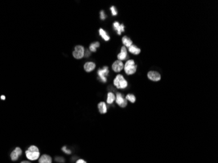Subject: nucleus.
I'll return each mask as SVG.
<instances>
[{
    "label": "nucleus",
    "instance_id": "nucleus-1",
    "mask_svg": "<svg viewBox=\"0 0 218 163\" xmlns=\"http://www.w3.org/2000/svg\"><path fill=\"white\" fill-rule=\"evenodd\" d=\"M26 156L30 161H35L38 159L40 156L39 149L35 146H30L28 150L26 151Z\"/></svg>",
    "mask_w": 218,
    "mask_h": 163
},
{
    "label": "nucleus",
    "instance_id": "nucleus-2",
    "mask_svg": "<svg viewBox=\"0 0 218 163\" xmlns=\"http://www.w3.org/2000/svg\"><path fill=\"white\" fill-rule=\"evenodd\" d=\"M114 84L118 89H125L127 86V81L121 75H118L114 80Z\"/></svg>",
    "mask_w": 218,
    "mask_h": 163
},
{
    "label": "nucleus",
    "instance_id": "nucleus-3",
    "mask_svg": "<svg viewBox=\"0 0 218 163\" xmlns=\"http://www.w3.org/2000/svg\"><path fill=\"white\" fill-rule=\"evenodd\" d=\"M124 69H125L126 73L128 75H131L134 74L137 71V65H135V61L133 60H128L126 65L124 66Z\"/></svg>",
    "mask_w": 218,
    "mask_h": 163
},
{
    "label": "nucleus",
    "instance_id": "nucleus-4",
    "mask_svg": "<svg viewBox=\"0 0 218 163\" xmlns=\"http://www.w3.org/2000/svg\"><path fill=\"white\" fill-rule=\"evenodd\" d=\"M84 53H85V50L84 47L81 45H78L74 48V51L73 52V57L76 59H81L84 56Z\"/></svg>",
    "mask_w": 218,
    "mask_h": 163
},
{
    "label": "nucleus",
    "instance_id": "nucleus-5",
    "mask_svg": "<svg viewBox=\"0 0 218 163\" xmlns=\"http://www.w3.org/2000/svg\"><path fill=\"white\" fill-rule=\"evenodd\" d=\"M97 73H98V76L100 78V80L103 82H106V76H108L109 73V68L107 67H104L103 69H99Z\"/></svg>",
    "mask_w": 218,
    "mask_h": 163
},
{
    "label": "nucleus",
    "instance_id": "nucleus-6",
    "mask_svg": "<svg viewBox=\"0 0 218 163\" xmlns=\"http://www.w3.org/2000/svg\"><path fill=\"white\" fill-rule=\"evenodd\" d=\"M22 150L21 149V148H20L19 147H16L14 150L11 152L10 155L11 161H17L19 159V158L22 155Z\"/></svg>",
    "mask_w": 218,
    "mask_h": 163
},
{
    "label": "nucleus",
    "instance_id": "nucleus-7",
    "mask_svg": "<svg viewBox=\"0 0 218 163\" xmlns=\"http://www.w3.org/2000/svg\"><path fill=\"white\" fill-rule=\"evenodd\" d=\"M116 102L118 104L119 106H120L121 107H126L127 106V100L126 99H124L122 97V95L121 93H117L116 95Z\"/></svg>",
    "mask_w": 218,
    "mask_h": 163
},
{
    "label": "nucleus",
    "instance_id": "nucleus-8",
    "mask_svg": "<svg viewBox=\"0 0 218 163\" xmlns=\"http://www.w3.org/2000/svg\"><path fill=\"white\" fill-rule=\"evenodd\" d=\"M148 78L152 81H159L161 79V75L156 71H150L148 73Z\"/></svg>",
    "mask_w": 218,
    "mask_h": 163
},
{
    "label": "nucleus",
    "instance_id": "nucleus-9",
    "mask_svg": "<svg viewBox=\"0 0 218 163\" xmlns=\"http://www.w3.org/2000/svg\"><path fill=\"white\" fill-rule=\"evenodd\" d=\"M112 70L115 72H120L123 69V64L121 61L117 60L115 62H114V63L112 64Z\"/></svg>",
    "mask_w": 218,
    "mask_h": 163
},
{
    "label": "nucleus",
    "instance_id": "nucleus-10",
    "mask_svg": "<svg viewBox=\"0 0 218 163\" xmlns=\"http://www.w3.org/2000/svg\"><path fill=\"white\" fill-rule=\"evenodd\" d=\"M113 26H114V29L117 31L118 35H120L122 32L124 31V26H123V24H119V22H114Z\"/></svg>",
    "mask_w": 218,
    "mask_h": 163
},
{
    "label": "nucleus",
    "instance_id": "nucleus-11",
    "mask_svg": "<svg viewBox=\"0 0 218 163\" xmlns=\"http://www.w3.org/2000/svg\"><path fill=\"white\" fill-rule=\"evenodd\" d=\"M39 163H52V158L48 155H43L39 159Z\"/></svg>",
    "mask_w": 218,
    "mask_h": 163
},
{
    "label": "nucleus",
    "instance_id": "nucleus-12",
    "mask_svg": "<svg viewBox=\"0 0 218 163\" xmlns=\"http://www.w3.org/2000/svg\"><path fill=\"white\" fill-rule=\"evenodd\" d=\"M127 57V50L125 47H123L121 50V52H120L118 55V58L119 61L126 60Z\"/></svg>",
    "mask_w": 218,
    "mask_h": 163
},
{
    "label": "nucleus",
    "instance_id": "nucleus-13",
    "mask_svg": "<svg viewBox=\"0 0 218 163\" xmlns=\"http://www.w3.org/2000/svg\"><path fill=\"white\" fill-rule=\"evenodd\" d=\"M84 68L86 72H90L95 69V64L93 62H87L84 65Z\"/></svg>",
    "mask_w": 218,
    "mask_h": 163
},
{
    "label": "nucleus",
    "instance_id": "nucleus-14",
    "mask_svg": "<svg viewBox=\"0 0 218 163\" xmlns=\"http://www.w3.org/2000/svg\"><path fill=\"white\" fill-rule=\"evenodd\" d=\"M98 108L101 114H105L106 111H107V108H106V104L104 102H101L99 104Z\"/></svg>",
    "mask_w": 218,
    "mask_h": 163
},
{
    "label": "nucleus",
    "instance_id": "nucleus-15",
    "mask_svg": "<svg viewBox=\"0 0 218 163\" xmlns=\"http://www.w3.org/2000/svg\"><path fill=\"white\" fill-rule=\"evenodd\" d=\"M129 51L133 54H139L140 52V49L137 48L135 45L132 44L130 47H129Z\"/></svg>",
    "mask_w": 218,
    "mask_h": 163
},
{
    "label": "nucleus",
    "instance_id": "nucleus-16",
    "mask_svg": "<svg viewBox=\"0 0 218 163\" xmlns=\"http://www.w3.org/2000/svg\"><path fill=\"white\" fill-rule=\"evenodd\" d=\"M122 43L127 47H130L133 44L132 40L130 38L126 37V36H125V37H123L122 38Z\"/></svg>",
    "mask_w": 218,
    "mask_h": 163
},
{
    "label": "nucleus",
    "instance_id": "nucleus-17",
    "mask_svg": "<svg viewBox=\"0 0 218 163\" xmlns=\"http://www.w3.org/2000/svg\"><path fill=\"white\" fill-rule=\"evenodd\" d=\"M99 35L101 36L102 38H103L105 40H106V41H108V40L110 39V37L107 35V33H106V31L105 30H103V29H99Z\"/></svg>",
    "mask_w": 218,
    "mask_h": 163
},
{
    "label": "nucleus",
    "instance_id": "nucleus-18",
    "mask_svg": "<svg viewBox=\"0 0 218 163\" xmlns=\"http://www.w3.org/2000/svg\"><path fill=\"white\" fill-rule=\"evenodd\" d=\"M114 100H115V95H114V93H112V92H109L108 93L107 101H106V102L110 105V104L113 103Z\"/></svg>",
    "mask_w": 218,
    "mask_h": 163
},
{
    "label": "nucleus",
    "instance_id": "nucleus-19",
    "mask_svg": "<svg viewBox=\"0 0 218 163\" xmlns=\"http://www.w3.org/2000/svg\"><path fill=\"white\" fill-rule=\"evenodd\" d=\"M99 47V43H98V42L93 43L91 44V45L90 46V50L92 52H96V48Z\"/></svg>",
    "mask_w": 218,
    "mask_h": 163
},
{
    "label": "nucleus",
    "instance_id": "nucleus-20",
    "mask_svg": "<svg viewBox=\"0 0 218 163\" xmlns=\"http://www.w3.org/2000/svg\"><path fill=\"white\" fill-rule=\"evenodd\" d=\"M126 100H129L130 101H131V102H135V101H136V98L132 94H128L126 96Z\"/></svg>",
    "mask_w": 218,
    "mask_h": 163
},
{
    "label": "nucleus",
    "instance_id": "nucleus-21",
    "mask_svg": "<svg viewBox=\"0 0 218 163\" xmlns=\"http://www.w3.org/2000/svg\"><path fill=\"white\" fill-rule=\"evenodd\" d=\"M110 11H111V12H112V15L113 16L117 15L118 12H117L116 9L115 7H114V6L111 7H110Z\"/></svg>",
    "mask_w": 218,
    "mask_h": 163
},
{
    "label": "nucleus",
    "instance_id": "nucleus-22",
    "mask_svg": "<svg viewBox=\"0 0 218 163\" xmlns=\"http://www.w3.org/2000/svg\"><path fill=\"white\" fill-rule=\"evenodd\" d=\"M100 18H101V19H102V20H105V19L106 15H105L103 11H101L100 12Z\"/></svg>",
    "mask_w": 218,
    "mask_h": 163
},
{
    "label": "nucleus",
    "instance_id": "nucleus-23",
    "mask_svg": "<svg viewBox=\"0 0 218 163\" xmlns=\"http://www.w3.org/2000/svg\"><path fill=\"white\" fill-rule=\"evenodd\" d=\"M62 150H63L65 153H68V154H70L71 153V151L68 150V149H66V147H64L63 148H62Z\"/></svg>",
    "mask_w": 218,
    "mask_h": 163
},
{
    "label": "nucleus",
    "instance_id": "nucleus-24",
    "mask_svg": "<svg viewBox=\"0 0 218 163\" xmlns=\"http://www.w3.org/2000/svg\"><path fill=\"white\" fill-rule=\"evenodd\" d=\"M90 52H89V50H87L86 51V53H84V56L88 57V56H90Z\"/></svg>",
    "mask_w": 218,
    "mask_h": 163
},
{
    "label": "nucleus",
    "instance_id": "nucleus-25",
    "mask_svg": "<svg viewBox=\"0 0 218 163\" xmlns=\"http://www.w3.org/2000/svg\"><path fill=\"white\" fill-rule=\"evenodd\" d=\"M76 163H86V162L83 159H78Z\"/></svg>",
    "mask_w": 218,
    "mask_h": 163
},
{
    "label": "nucleus",
    "instance_id": "nucleus-26",
    "mask_svg": "<svg viewBox=\"0 0 218 163\" xmlns=\"http://www.w3.org/2000/svg\"><path fill=\"white\" fill-rule=\"evenodd\" d=\"M20 163H31V162L29 161H22Z\"/></svg>",
    "mask_w": 218,
    "mask_h": 163
},
{
    "label": "nucleus",
    "instance_id": "nucleus-27",
    "mask_svg": "<svg viewBox=\"0 0 218 163\" xmlns=\"http://www.w3.org/2000/svg\"><path fill=\"white\" fill-rule=\"evenodd\" d=\"M1 99H2V100H5V97L4 96V95H2V96H1Z\"/></svg>",
    "mask_w": 218,
    "mask_h": 163
}]
</instances>
